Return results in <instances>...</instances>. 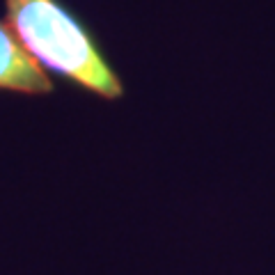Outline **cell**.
Segmentation results:
<instances>
[{
    "label": "cell",
    "instance_id": "1",
    "mask_svg": "<svg viewBox=\"0 0 275 275\" xmlns=\"http://www.w3.org/2000/svg\"><path fill=\"white\" fill-rule=\"evenodd\" d=\"M5 21L41 67L101 99L124 96L96 35L62 0H5Z\"/></svg>",
    "mask_w": 275,
    "mask_h": 275
},
{
    "label": "cell",
    "instance_id": "2",
    "mask_svg": "<svg viewBox=\"0 0 275 275\" xmlns=\"http://www.w3.org/2000/svg\"><path fill=\"white\" fill-rule=\"evenodd\" d=\"M0 90L21 94H50L53 80L39 62L23 48L7 21L0 18Z\"/></svg>",
    "mask_w": 275,
    "mask_h": 275
}]
</instances>
